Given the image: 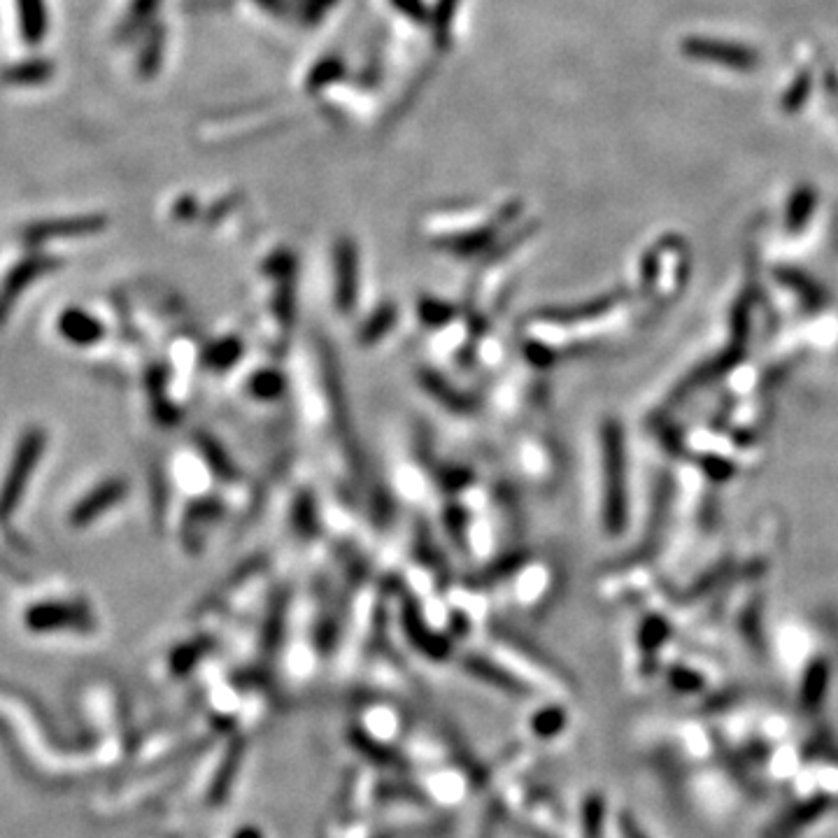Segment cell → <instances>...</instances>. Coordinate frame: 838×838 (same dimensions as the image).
<instances>
[{"instance_id": "277c9868", "label": "cell", "mask_w": 838, "mask_h": 838, "mask_svg": "<svg viewBox=\"0 0 838 838\" xmlns=\"http://www.w3.org/2000/svg\"><path fill=\"white\" fill-rule=\"evenodd\" d=\"M108 226V219L103 215H77L61 219H45V222H33L21 231V238L28 245L47 243L54 238H73V236H91V233L103 231Z\"/></svg>"}, {"instance_id": "30bf717a", "label": "cell", "mask_w": 838, "mask_h": 838, "mask_svg": "<svg viewBox=\"0 0 838 838\" xmlns=\"http://www.w3.org/2000/svg\"><path fill=\"white\" fill-rule=\"evenodd\" d=\"M238 838H264V836H259L257 832H252V829H247V832H240Z\"/></svg>"}, {"instance_id": "9c48e42d", "label": "cell", "mask_w": 838, "mask_h": 838, "mask_svg": "<svg viewBox=\"0 0 838 838\" xmlns=\"http://www.w3.org/2000/svg\"><path fill=\"white\" fill-rule=\"evenodd\" d=\"M21 38L28 45H40L47 33V5L45 0H17Z\"/></svg>"}, {"instance_id": "52a82bcc", "label": "cell", "mask_w": 838, "mask_h": 838, "mask_svg": "<svg viewBox=\"0 0 838 838\" xmlns=\"http://www.w3.org/2000/svg\"><path fill=\"white\" fill-rule=\"evenodd\" d=\"M338 284H336V303L338 308L347 312L357 305L359 291V273H357V254L350 247H343L338 257Z\"/></svg>"}, {"instance_id": "7a4b0ae2", "label": "cell", "mask_w": 838, "mask_h": 838, "mask_svg": "<svg viewBox=\"0 0 838 838\" xmlns=\"http://www.w3.org/2000/svg\"><path fill=\"white\" fill-rule=\"evenodd\" d=\"M24 624L35 634H47L59 629L89 631L94 629L96 620L84 601H42L26 610Z\"/></svg>"}, {"instance_id": "8992f818", "label": "cell", "mask_w": 838, "mask_h": 838, "mask_svg": "<svg viewBox=\"0 0 838 838\" xmlns=\"http://www.w3.org/2000/svg\"><path fill=\"white\" fill-rule=\"evenodd\" d=\"M59 331L68 343L80 345V347L96 345L98 340L105 336L103 324L98 322L94 315H89L87 310H80V308H68L61 312Z\"/></svg>"}, {"instance_id": "5b68a950", "label": "cell", "mask_w": 838, "mask_h": 838, "mask_svg": "<svg viewBox=\"0 0 838 838\" xmlns=\"http://www.w3.org/2000/svg\"><path fill=\"white\" fill-rule=\"evenodd\" d=\"M126 494H129V485H126L124 478H110L98 485L96 489H91V492L84 496V499L77 503V506L70 510L68 515V522L70 527L75 529H84L89 527V524H94L98 517L108 513L115 506H119L126 499Z\"/></svg>"}, {"instance_id": "3957f363", "label": "cell", "mask_w": 838, "mask_h": 838, "mask_svg": "<svg viewBox=\"0 0 838 838\" xmlns=\"http://www.w3.org/2000/svg\"><path fill=\"white\" fill-rule=\"evenodd\" d=\"M61 266V259L47 257V254H33V257H26L19 261L17 266L7 273L5 282L0 284V326L7 322L14 305H17L19 296L31 287V284L42 278V275L52 273L54 268Z\"/></svg>"}, {"instance_id": "6da1fadb", "label": "cell", "mask_w": 838, "mask_h": 838, "mask_svg": "<svg viewBox=\"0 0 838 838\" xmlns=\"http://www.w3.org/2000/svg\"><path fill=\"white\" fill-rule=\"evenodd\" d=\"M45 447L47 433L42 431L40 426H31V429L19 438L17 450H14L10 468H7V475L3 480V487H0V522L10 520L14 510L19 508V503L26 494L28 480H31L35 466L40 464L42 454H45Z\"/></svg>"}, {"instance_id": "ba28073f", "label": "cell", "mask_w": 838, "mask_h": 838, "mask_svg": "<svg viewBox=\"0 0 838 838\" xmlns=\"http://www.w3.org/2000/svg\"><path fill=\"white\" fill-rule=\"evenodd\" d=\"M54 75V63L47 59H28L21 63H14V66L5 68L0 80L5 84H14V87H35V84H45L52 80Z\"/></svg>"}]
</instances>
